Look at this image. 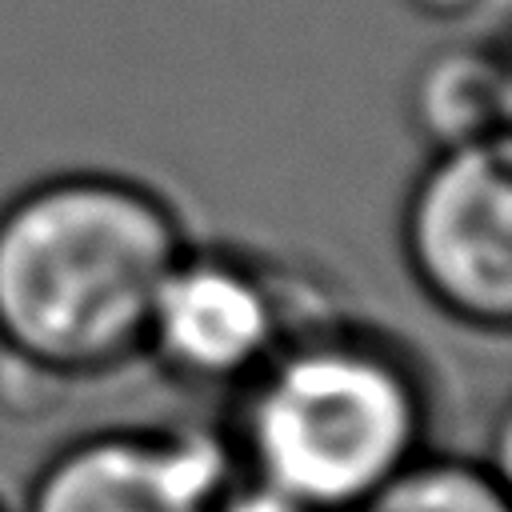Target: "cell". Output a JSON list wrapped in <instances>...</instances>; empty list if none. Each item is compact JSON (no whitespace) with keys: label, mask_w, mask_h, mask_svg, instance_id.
Listing matches in <instances>:
<instances>
[{"label":"cell","mask_w":512,"mask_h":512,"mask_svg":"<svg viewBox=\"0 0 512 512\" xmlns=\"http://www.w3.org/2000/svg\"><path fill=\"white\" fill-rule=\"evenodd\" d=\"M192 240L148 180L64 168L0 200V360L68 388L140 360L152 300Z\"/></svg>","instance_id":"obj_1"},{"label":"cell","mask_w":512,"mask_h":512,"mask_svg":"<svg viewBox=\"0 0 512 512\" xmlns=\"http://www.w3.org/2000/svg\"><path fill=\"white\" fill-rule=\"evenodd\" d=\"M220 432L240 468L316 512H352L428 448L432 388L404 340L328 308L228 396Z\"/></svg>","instance_id":"obj_2"},{"label":"cell","mask_w":512,"mask_h":512,"mask_svg":"<svg viewBox=\"0 0 512 512\" xmlns=\"http://www.w3.org/2000/svg\"><path fill=\"white\" fill-rule=\"evenodd\" d=\"M328 308L336 304L312 276L268 252L188 240L152 300L140 360L188 392L228 400Z\"/></svg>","instance_id":"obj_3"},{"label":"cell","mask_w":512,"mask_h":512,"mask_svg":"<svg viewBox=\"0 0 512 512\" xmlns=\"http://www.w3.org/2000/svg\"><path fill=\"white\" fill-rule=\"evenodd\" d=\"M412 288L452 324L504 336L512 324V140L428 152L400 204Z\"/></svg>","instance_id":"obj_4"},{"label":"cell","mask_w":512,"mask_h":512,"mask_svg":"<svg viewBox=\"0 0 512 512\" xmlns=\"http://www.w3.org/2000/svg\"><path fill=\"white\" fill-rule=\"evenodd\" d=\"M232 472L224 432L116 424L64 440L20 512H216Z\"/></svg>","instance_id":"obj_5"},{"label":"cell","mask_w":512,"mask_h":512,"mask_svg":"<svg viewBox=\"0 0 512 512\" xmlns=\"http://www.w3.org/2000/svg\"><path fill=\"white\" fill-rule=\"evenodd\" d=\"M508 64L500 48L448 44L408 84V120L428 152L508 140Z\"/></svg>","instance_id":"obj_6"},{"label":"cell","mask_w":512,"mask_h":512,"mask_svg":"<svg viewBox=\"0 0 512 512\" xmlns=\"http://www.w3.org/2000/svg\"><path fill=\"white\" fill-rule=\"evenodd\" d=\"M352 512H512V500L500 464L424 448Z\"/></svg>","instance_id":"obj_7"},{"label":"cell","mask_w":512,"mask_h":512,"mask_svg":"<svg viewBox=\"0 0 512 512\" xmlns=\"http://www.w3.org/2000/svg\"><path fill=\"white\" fill-rule=\"evenodd\" d=\"M216 512H316V508H308L292 492H284V488L268 484L264 476L236 464V472L228 476V484L220 492Z\"/></svg>","instance_id":"obj_8"},{"label":"cell","mask_w":512,"mask_h":512,"mask_svg":"<svg viewBox=\"0 0 512 512\" xmlns=\"http://www.w3.org/2000/svg\"><path fill=\"white\" fill-rule=\"evenodd\" d=\"M420 12H428V16H440V20H456V16H468V12H476L484 0H412Z\"/></svg>","instance_id":"obj_9"},{"label":"cell","mask_w":512,"mask_h":512,"mask_svg":"<svg viewBox=\"0 0 512 512\" xmlns=\"http://www.w3.org/2000/svg\"><path fill=\"white\" fill-rule=\"evenodd\" d=\"M0 512H12V508H8V504H4V500H0Z\"/></svg>","instance_id":"obj_10"}]
</instances>
